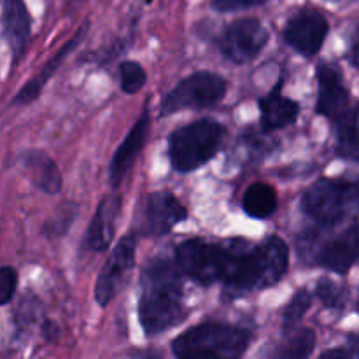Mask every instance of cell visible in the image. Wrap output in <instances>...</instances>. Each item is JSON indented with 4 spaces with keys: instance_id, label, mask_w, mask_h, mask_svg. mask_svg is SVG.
Masks as SVG:
<instances>
[{
    "instance_id": "obj_13",
    "label": "cell",
    "mask_w": 359,
    "mask_h": 359,
    "mask_svg": "<svg viewBox=\"0 0 359 359\" xmlns=\"http://www.w3.org/2000/svg\"><path fill=\"white\" fill-rule=\"evenodd\" d=\"M314 262L335 273H347L359 263V224L353 223L316 251Z\"/></svg>"
},
{
    "instance_id": "obj_30",
    "label": "cell",
    "mask_w": 359,
    "mask_h": 359,
    "mask_svg": "<svg viewBox=\"0 0 359 359\" xmlns=\"http://www.w3.org/2000/svg\"><path fill=\"white\" fill-rule=\"evenodd\" d=\"M351 58H353L354 65L359 67V27L356 28V34L353 37V46H351Z\"/></svg>"
},
{
    "instance_id": "obj_12",
    "label": "cell",
    "mask_w": 359,
    "mask_h": 359,
    "mask_svg": "<svg viewBox=\"0 0 359 359\" xmlns=\"http://www.w3.org/2000/svg\"><path fill=\"white\" fill-rule=\"evenodd\" d=\"M349 90L344 84L339 65L321 62L318 67V105L316 111L325 118L337 121L349 111Z\"/></svg>"
},
{
    "instance_id": "obj_26",
    "label": "cell",
    "mask_w": 359,
    "mask_h": 359,
    "mask_svg": "<svg viewBox=\"0 0 359 359\" xmlns=\"http://www.w3.org/2000/svg\"><path fill=\"white\" fill-rule=\"evenodd\" d=\"M316 297L323 302L326 309H342L344 300V291L340 290V286H337L335 283L328 279H323L321 283L316 287Z\"/></svg>"
},
{
    "instance_id": "obj_11",
    "label": "cell",
    "mask_w": 359,
    "mask_h": 359,
    "mask_svg": "<svg viewBox=\"0 0 359 359\" xmlns=\"http://www.w3.org/2000/svg\"><path fill=\"white\" fill-rule=\"evenodd\" d=\"M328 20L316 9H305L287 21L284 41L305 58H312L323 48L328 35Z\"/></svg>"
},
{
    "instance_id": "obj_28",
    "label": "cell",
    "mask_w": 359,
    "mask_h": 359,
    "mask_svg": "<svg viewBox=\"0 0 359 359\" xmlns=\"http://www.w3.org/2000/svg\"><path fill=\"white\" fill-rule=\"evenodd\" d=\"M266 0H212V7L221 13H230V11L249 9V7L265 4Z\"/></svg>"
},
{
    "instance_id": "obj_29",
    "label": "cell",
    "mask_w": 359,
    "mask_h": 359,
    "mask_svg": "<svg viewBox=\"0 0 359 359\" xmlns=\"http://www.w3.org/2000/svg\"><path fill=\"white\" fill-rule=\"evenodd\" d=\"M319 359H359V346L328 349L319 356Z\"/></svg>"
},
{
    "instance_id": "obj_5",
    "label": "cell",
    "mask_w": 359,
    "mask_h": 359,
    "mask_svg": "<svg viewBox=\"0 0 359 359\" xmlns=\"http://www.w3.org/2000/svg\"><path fill=\"white\" fill-rule=\"evenodd\" d=\"M302 210L321 226H337L359 214V182L319 179L302 196Z\"/></svg>"
},
{
    "instance_id": "obj_9",
    "label": "cell",
    "mask_w": 359,
    "mask_h": 359,
    "mask_svg": "<svg viewBox=\"0 0 359 359\" xmlns=\"http://www.w3.org/2000/svg\"><path fill=\"white\" fill-rule=\"evenodd\" d=\"M135 255L137 237L133 233L125 235L112 249L95 284V300L102 309L114 300L125 280H128V276L135 266Z\"/></svg>"
},
{
    "instance_id": "obj_3",
    "label": "cell",
    "mask_w": 359,
    "mask_h": 359,
    "mask_svg": "<svg viewBox=\"0 0 359 359\" xmlns=\"http://www.w3.org/2000/svg\"><path fill=\"white\" fill-rule=\"evenodd\" d=\"M251 333L226 323L207 321L193 326L172 344L175 359H241Z\"/></svg>"
},
{
    "instance_id": "obj_4",
    "label": "cell",
    "mask_w": 359,
    "mask_h": 359,
    "mask_svg": "<svg viewBox=\"0 0 359 359\" xmlns=\"http://www.w3.org/2000/svg\"><path fill=\"white\" fill-rule=\"evenodd\" d=\"M224 128L219 121L202 118L181 126L168 137V158L179 174L198 170L209 163L223 144Z\"/></svg>"
},
{
    "instance_id": "obj_17",
    "label": "cell",
    "mask_w": 359,
    "mask_h": 359,
    "mask_svg": "<svg viewBox=\"0 0 359 359\" xmlns=\"http://www.w3.org/2000/svg\"><path fill=\"white\" fill-rule=\"evenodd\" d=\"M259 111H262V126L265 132H276V130L286 128V126L297 123L300 116V105L298 102L283 95V79L276 84L266 97L259 100Z\"/></svg>"
},
{
    "instance_id": "obj_6",
    "label": "cell",
    "mask_w": 359,
    "mask_h": 359,
    "mask_svg": "<svg viewBox=\"0 0 359 359\" xmlns=\"http://www.w3.org/2000/svg\"><path fill=\"white\" fill-rule=\"evenodd\" d=\"M235 262V241L214 244L203 238H188L175 249V263L186 277L202 286L226 283Z\"/></svg>"
},
{
    "instance_id": "obj_23",
    "label": "cell",
    "mask_w": 359,
    "mask_h": 359,
    "mask_svg": "<svg viewBox=\"0 0 359 359\" xmlns=\"http://www.w3.org/2000/svg\"><path fill=\"white\" fill-rule=\"evenodd\" d=\"M312 305V293L305 287L298 290L294 293V297L291 298L290 304L284 307L283 312V333L284 335H290L294 332V326L304 319V316L307 314L309 309Z\"/></svg>"
},
{
    "instance_id": "obj_22",
    "label": "cell",
    "mask_w": 359,
    "mask_h": 359,
    "mask_svg": "<svg viewBox=\"0 0 359 359\" xmlns=\"http://www.w3.org/2000/svg\"><path fill=\"white\" fill-rule=\"evenodd\" d=\"M316 347V333L300 328L286 335V340L272 353L270 359H307Z\"/></svg>"
},
{
    "instance_id": "obj_1",
    "label": "cell",
    "mask_w": 359,
    "mask_h": 359,
    "mask_svg": "<svg viewBox=\"0 0 359 359\" xmlns=\"http://www.w3.org/2000/svg\"><path fill=\"white\" fill-rule=\"evenodd\" d=\"M184 273L177 263L154 258L140 276L139 321L147 337L177 328L188 318L184 305Z\"/></svg>"
},
{
    "instance_id": "obj_27",
    "label": "cell",
    "mask_w": 359,
    "mask_h": 359,
    "mask_svg": "<svg viewBox=\"0 0 359 359\" xmlns=\"http://www.w3.org/2000/svg\"><path fill=\"white\" fill-rule=\"evenodd\" d=\"M18 290V272L13 266H2L0 270V305L11 304Z\"/></svg>"
},
{
    "instance_id": "obj_14",
    "label": "cell",
    "mask_w": 359,
    "mask_h": 359,
    "mask_svg": "<svg viewBox=\"0 0 359 359\" xmlns=\"http://www.w3.org/2000/svg\"><path fill=\"white\" fill-rule=\"evenodd\" d=\"M119 214H121V196L105 195L98 203L84 235V248L88 251L104 252L111 248Z\"/></svg>"
},
{
    "instance_id": "obj_16",
    "label": "cell",
    "mask_w": 359,
    "mask_h": 359,
    "mask_svg": "<svg viewBox=\"0 0 359 359\" xmlns=\"http://www.w3.org/2000/svg\"><path fill=\"white\" fill-rule=\"evenodd\" d=\"M4 37L13 53V62L18 63L27 51L30 41L32 21L23 0H2Z\"/></svg>"
},
{
    "instance_id": "obj_7",
    "label": "cell",
    "mask_w": 359,
    "mask_h": 359,
    "mask_svg": "<svg viewBox=\"0 0 359 359\" xmlns=\"http://www.w3.org/2000/svg\"><path fill=\"white\" fill-rule=\"evenodd\" d=\"M228 91V81L219 74L195 72L179 81L163 97L160 105L161 116L175 114L186 109H209L219 104Z\"/></svg>"
},
{
    "instance_id": "obj_15",
    "label": "cell",
    "mask_w": 359,
    "mask_h": 359,
    "mask_svg": "<svg viewBox=\"0 0 359 359\" xmlns=\"http://www.w3.org/2000/svg\"><path fill=\"white\" fill-rule=\"evenodd\" d=\"M147 133H149V111L144 109V112L139 116L132 130L126 133L123 142L116 149L111 163H109V182H111V186L116 188V186L121 184L125 175L132 170L140 151L146 146Z\"/></svg>"
},
{
    "instance_id": "obj_25",
    "label": "cell",
    "mask_w": 359,
    "mask_h": 359,
    "mask_svg": "<svg viewBox=\"0 0 359 359\" xmlns=\"http://www.w3.org/2000/svg\"><path fill=\"white\" fill-rule=\"evenodd\" d=\"M119 79H121V90L126 95H135L146 86L147 74L139 62H123L119 65Z\"/></svg>"
},
{
    "instance_id": "obj_2",
    "label": "cell",
    "mask_w": 359,
    "mask_h": 359,
    "mask_svg": "<svg viewBox=\"0 0 359 359\" xmlns=\"http://www.w3.org/2000/svg\"><path fill=\"white\" fill-rule=\"evenodd\" d=\"M290 269V248L277 235H272L258 245L242 241L235 270L224 284L230 297L266 290L283 280Z\"/></svg>"
},
{
    "instance_id": "obj_20",
    "label": "cell",
    "mask_w": 359,
    "mask_h": 359,
    "mask_svg": "<svg viewBox=\"0 0 359 359\" xmlns=\"http://www.w3.org/2000/svg\"><path fill=\"white\" fill-rule=\"evenodd\" d=\"M279 200H277L276 189L266 182H255L245 189L242 196V209L249 217L255 219H266L277 210Z\"/></svg>"
},
{
    "instance_id": "obj_18",
    "label": "cell",
    "mask_w": 359,
    "mask_h": 359,
    "mask_svg": "<svg viewBox=\"0 0 359 359\" xmlns=\"http://www.w3.org/2000/svg\"><path fill=\"white\" fill-rule=\"evenodd\" d=\"M84 34H86V27L81 28V30L77 32V34L74 35V37L70 39L65 46H62V49H60V51L56 53L51 60H48V62H46V65L39 70L37 76H34L30 81H27V83L23 84V88H21V90L16 93V97L13 98V105H16V107H23V105H28V104H32V102L37 100L39 95L42 93V90H44L46 84H48L49 79L55 76L56 70L62 67V63L65 62L67 56H69L70 53L77 48V44H79Z\"/></svg>"
},
{
    "instance_id": "obj_24",
    "label": "cell",
    "mask_w": 359,
    "mask_h": 359,
    "mask_svg": "<svg viewBox=\"0 0 359 359\" xmlns=\"http://www.w3.org/2000/svg\"><path fill=\"white\" fill-rule=\"evenodd\" d=\"M77 216V205L72 202H67L63 205L58 207V210L55 212V216L46 223L44 226V235L48 238H60L69 231V228L72 226L74 219Z\"/></svg>"
},
{
    "instance_id": "obj_21",
    "label": "cell",
    "mask_w": 359,
    "mask_h": 359,
    "mask_svg": "<svg viewBox=\"0 0 359 359\" xmlns=\"http://www.w3.org/2000/svg\"><path fill=\"white\" fill-rule=\"evenodd\" d=\"M339 156L359 161V109H349L342 118L335 121Z\"/></svg>"
},
{
    "instance_id": "obj_19",
    "label": "cell",
    "mask_w": 359,
    "mask_h": 359,
    "mask_svg": "<svg viewBox=\"0 0 359 359\" xmlns=\"http://www.w3.org/2000/svg\"><path fill=\"white\" fill-rule=\"evenodd\" d=\"M21 165L27 168L30 174L32 182L37 186L41 191L48 193V195H56L62 189V172H60L58 165L53 161L44 151H27L21 156Z\"/></svg>"
},
{
    "instance_id": "obj_10",
    "label": "cell",
    "mask_w": 359,
    "mask_h": 359,
    "mask_svg": "<svg viewBox=\"0 0 359 359\" xmlns=\"http://www.w3.org/2000/svg\"><path fill=\"white\" fill-rule=\"evenodd\" d=\"M269 42V30L256 18L237 20L221 37V53L231 63H248L255 60Z\"/></svg>"
},
{
    "instance_id": "obj_8",
    "label": "cell",
    "mask_w": 359,
    "mask_h": 359,
    "mask_svg": "<svg viewBox=\"0 0 359 359\" xmlns=\"http://www.w3.org/2000/svg\"><path fill=\"white\" fill-rule=\"evenodd\" d=\"M188 217L181 200L168 191L149 193L135 210L137 233L142 237H163Z\"/></svg>"
}]
</instances>
